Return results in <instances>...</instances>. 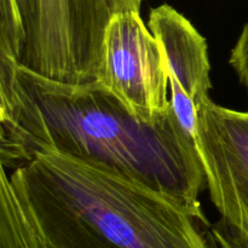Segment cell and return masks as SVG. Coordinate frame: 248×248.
Here are the masks:
<instances>
[{
	"mask_svg": "<svg viewBox=\"0 0 248 248\" xmlns=\"http://www.w3.org/2000/svg\"><path fill=\"white\" fill-rule=\"evenodd\" d=\"M0 248H218L207 218L56 153L0 170Z\"/></svg>",
	"mask_w": 248,
	"mask_h": 248,
	"instance_id": "2",
	"label": "cell"
},
{
	"mask_svg": "<svg viewBox=\"0 0 248 248\" xmlns=\"http://www.w3.org/2000/svg\"><path fill=\"white\" fill-rule=\"evenodd\" d=\"M230 64L248 92V23L245 24L239 40L232 48Z\"/></svg>",
	"mask_w": 248,
	"mask_h": 248,
	"instance_id": "8",
	"label": "cell"
},
{
	"mask_svg": "<svg viewBox=\"0 0 248 248\" xmlns=\"http://www.w3.org/2000/svg\"><path fill=\"white\" fill-rule=\"evenodd\" d=\"M195 144L219 215L248 210V111L224 108L208 98L199 113Z\"/></svg>",
	"mask_w": 248,
	"mask_h": 248,
	"instance_id": "6",
	"label": "cell"
},
{
	"mask_svg": "<svg viewBox=\"0 0 248 248\" xmlns=\"http://www.w3.org/2000/svg\"><path fill=\"white\" fill-rule=\"evenodd\" d=\"M143 0H114L119 12L137 11L140 12Z\"/></svg>",
	"mask_w": 248,
	"mask_h": 248,
	"instance_id": "9",
	"label": "cell"
},
{
	"mask_svg": "<svg viewBox=\"0 0 248 248\" xmlns=\"http://www.w3.org/2000/svg\"><path fill=\"white\" fill-rule=\"evenodd\" d=\"M46 153L109 170L206 218L202 162L172 107L145 120L101 82L62 84L0 58L1 169Z\"/></svg>",
	"mask_w": 248,
	"mask_h": 248,
	"instance_id": "1",
	"label": "cell"
},
{
	"mask_svg": "<svg viewBox=\"0 0 248 248\" xmlns=\"http://www.w3.org/2000/svg\"><path fill=\"white\" fill-rule=\"evenodd\" d=\"M98 82L145 120L171 109L165 57L140 12H119L111 18Z\"/></svg>",
	"mask_w": 248,
	"mask_h": 248,
	"instance_id": "4",
	"label": "cell"
},
{
	"mask_svg": "<svg viewBox=\"0 0 248 248\" xmlns=\"http://www.w3.org/2000/svg\"><path fill=\"white\" fill-rule=\"evenodd\" d=\"M218 248H248V210L239 208L232 215L220 216L211 225Z\"/></svg>",
	"mask_w": 248,
	"mask_h": 248,
	"instance_id": "7",
	"label": "cell"
},
{
	"mask_svg": "<svg viewBox=\"0 0 248 248\" xmlns=\"http://www.w3.org/2000/svg\"><path fill=\"white\" fill-rule=\"evenodd\" d=\"M148 27L165 57L174 115L184 132L196 142L199 113L212 87L205 38L186 17L167 4L150 11Z\"/></svg>",
	"mask_w": 248,
	"mask_h": 248,
	"instance_id": "5",
	"label": "cell"
},
{
	"mask_svg": "<svg viewBox=\"0 0 248 248\" xmlns=\"http://www.w3.org/2000/svg\"><path fill=\"white\" fill-rule=\"evenodd\" d=\"M114 0H0V58L68 85L97 82Z\"/></svg>",
	"mask_w": 248,
	"mask_h": 248,
	"instance_id": "3",
	"label": "cell"
}]
</instances>
